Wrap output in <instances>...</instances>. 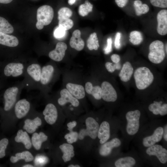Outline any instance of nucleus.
<instances>
[{
  "instance_id": "1",
  "label": "nucleus",
  "mask_w": 167,
  "mask_h": 167,
  "mask_svg": "<svg viewBox=\"0 0 167 167\" xmlns=\"http://www.w3.org/2000/svg\"><path fill=\"white\" fill-rule=\"evenodd\" d=\"M41 68V65L36 61H30L27 62L22 80L24 88L28 91L38 90Z\"/></svg>"
},
{
  "instance_id": "2",
  "label": "nucleus",
  "mask_w": 167,
  "mask_h": 167,
  "mask_svg": "<svg viewBox=\"0 0 167 167\" xmlns=\"http://www.w3.org/2000/svg\"><path fill=\"white\" fill-rule=\"evenodd\" d=\"M24 88V85L22 81L16 82L5 90L3 95L5 111H8L12 109Z\"/></svg>"
},
{
  "instance_id": "3",
  "label": "nucleus",
  "mask_w": 167,
  "mask_h": 167,
  "mask_svg": "<svg viewBox=\"0 0 167 167\" xmlns=\"http://www.w3.org/2000/svg\"><path fill=\"white\" fill-rule=\"evenodd\" d=\"M135 84L139 90H143L148 87L153 82V75L149 68L146 67L137 68L134 73Z\"/></svg>"
},
{
  "instance_id": "4",
  "label": "nucleus",
  "mask_w": 167,
  "mask_h": 167,
  "mask_svg": "<svg viewBox=\"0 0 167 167\" xmlns=\"http://www.w3.org/2000/svg\"><path fill=\"white\" fill-rule=\"evenodd\" d=\"M27 63L24 61L19 60L8 62L3 67V74L7 78L24 77Z\"/></svg>"
},
{
  "instance_id": "5",
  "label": "nucleus",
  "mask_w": 167,
  "mask_h": 167,
  "mask_svg": "<svg viewBox=\"0 0 167 167\" xmlns=\"http://www.w3.org/2000/svg\"><path fill=\"white\" fill-rule=\"evenodd\" d=\"M54 65L49 64L42 67L38 90L41 93L47 91L49 85L54 79L56 70Z\"/></svg>"
},
{
  "instance_id": "6",
  "label": "nucleus",
  "mask_w": 167,
  "mask_h": 167,
  "mask_svg": "<svg viewBox=\"0 0 167 167\" xmlns=\"http://www.w3.org/2000/svg\"><path fill=\"white\" fill-rule=\"evenodd\" d=\"M54 15V10L51 6L44 5L40 7L37 11L36 28L41 30L44 26L49 24L53 20Z\"/></svg>"
},
{
  "instance_id": "7",
  "label": "nucleus",
  "mask_w": 167,
  "mask_h": 167,
  "mask_svg": "<svg viewBox=\"0 0 167 167\" xmlns=\"http://www.w3.org/2000/svg\"><path fill=\"white\" fill-rule=\"evenodd\" d=\"M149 50L148 57L151 62L159 64L164 60L165 54L164 44L162 41L156 40L152 42L149 45Z\"/></svg>"
},
{
  "instance_id": "8",
  "label": "nucleus",
  "mask_w": 167,
  "mask_h": 167,
  "mask_svg": "<svg viewBox=\"0 0 167 167\" xmlns=\"http://www.w3.org/2000/svg\"><path fill=\"white\" fill-rule=\"evenodd\" d=\"M141 113L138 110L129 111L126 114L127 121L126 130L130 135H134L138 131L139 126V118Z\"/></svg>"
},
{
  "instance_id": "9",
  "label": "nucleus",
  "mask_w": 167,
  "mask_h": 167,
  "mask_svg": "<svg viewBox=\"0 0 167 167\" xmlns=\"http://www.w3.org/2000/svg\"><path fill=\"white\" fill-rule=\"evenodd\" d=\"M86 129H81L79 134L78 138L82 140L87 136L95 139L97 136L99 128L98 123L92 117L87 118L85 121Z\"/></svg>"
},
{
  "instance_id": "10",
  "label": "nucleus",
  "mask_w": 167,
  "mask_h": 167,
  "mask_svg": "<svg viewBox=\"0 0 167 167\" xmlns=\"http://www.w3.org/2000/svg\"><path fill=\"white\" fill-rule=\"evenodd\" d=\"M101 97L107 102L115 101L117 98L116 92L112 85L107 81H104L101 84Z\"/></svg>"
},
{
  "instance_id": "11",
  "label": "nucleus",
  "mask_w": 167,
  "mask_h": 167,
  "mask_svg": "<svg viewBox=\"0 0 167 167\" xmlns=\"http://www.w3.org/2000/svg\"><path fill=\"white\" fill-rule=\"evenodd\" d=\"M146 152L150 156H156L162 163L165 164L167 161V151L161 145L154 144L150 146L147 149Z\"/></svg>"
},
{
  "instance_id": "12",
  "label": "nucleus",
  "mask_w": 167,
  "mask_h": 167,
  "mask_svg": "<svg viewBox=\"0 0 167 167\" xmlns=\"http://www.w3.org/2000/svg\"><path fill=\"white\" fill-rule=\"evenodd\" d=\"M14 106L15 115L19 119L25 116L29 112L31 108L30 103L25 99L18 101Z\"/></svg>"
},
{
  "instance_id": "13",
  "label": "nucleus",
  "mask_w": 167,
  "mask_h": 167,
  "mask_svg": "<svg viewBox=\"0 0 167 167\" xmlns=\"http://www.w3.org/2000/svg\"><path fill=\"white\" fill-rule=\"evenodd\" d=\"M67 46L64 42H59L56 45L55 48L48 53L49 57L53 61L59 62L61 61L64 57Z\"/></svg>"
},
{
  "instance_id": "14",
  "label": "nucleus",
  "mask_w": 167,
  "mask_h": 167,
  "mask_svg": "<svg viewBox=\"0 0 167 167\" xmlns=\"http://www.w3.org/2000/svg\"><path fill=\"white\" fill-rule=\"evenodd\" d=\"M43 113L45 120L48 124L52 125L56 122L58 118V110L53 104L49 103L47 104Z\"/></svg>"
},
{
  "instance_id": "15",
  "label": "nucleus",
  "mask_w": 167,
  "mask_h": 167,
  "mask_svg": "<svg viewBox=\"0 0 167 167\" xmlns=\"http://www.w3.org/2000/svg\"><path fill=\"white\" fill-rule=\"evenodd\" d=\"M60 94V97L58 100V102L60 105H64L69 102L75 107L79 105V102L78 99L74 96L66 89L61 90Z\"/></svg>"
},
{
  "instance_id": "16",
  "label": "nucleus",
  "mask_w": 167,
  "mask_h": 167,
  "mask_svg": "<svg viewBox=\"0 0 167 167\" xmlns=\"http://www.w3.org/2000/svg\"><path fill=\"white\" fill-rule=\"evenodd\" d=\"M157 20L158 23L157 32L161 35H165L167 33V10L163 9L157 14Z\"/></svg>"
},
{
  "instance_id": "17",
  "label": "nucleus",
  "mask_w": 167,
  "mask_h": 167,
  "mask_svg": "<svg viewBox=\"0 0 167 167\" xmlns=\"http://www.w3.org/2000/svg\"><path fill=\"white\" fill-rule=\"evenodd\" d=\"M163 133L164 130L162 127H157L152 135L143 139V146L145 147H149L159 142L162 139Z\"/></svg>"
},
{
  "instance_id": "18",
  "label": "nucleus",
  "mask_w": 167,
  "mask_h": 167,
  "mask_svg": "<svg viewBox=\"0 0 167 167\" xmlns=\"http://www.w3.org/2000/svg\"><path fill=\"white\" fill-rule=\"evenodd\" d=\"M71 47L77 51H81L84 48V42L81 37V32L77 29L73 31L70 41Z\"/></svg>"
},
{
  "instance_id": "19",
  "label": "nucleus",
  "mask_w": 167,
  "mask_h": 167,
  "mask_svg": "<svg viewBox=\"0 0 167 167\" xmlns=\"http://www.w3.org/2000/svg\"><path fill=\"white\" fill-rule=\"evenodd\" d=\"M121 144V142L118 139H113L110 141L103 143L99 149V153L102 156H108L110 154L113 148L118 147Z\"/></svg>"
},
{
  "instance_id": "20",
  "label": "nucleus",
  "mask_w": 167,
  "mask_h": 167,
  "mask_svg": "<svg viewBox=\"0 0 167 167\" xmlns=\"http://www.w3.org/2000/svg\"><path fill=\"white\" fill-rule=\"evenodd\" d=\"M66 89L75 97L80 99L84 98L85 93V89L83 86L71 83L67 84Z\"/></svg>"
},
{
  "instance_id": "21",
  "label": "nucleus",
  "mask_w": 167,
  "mask_h": 167,
  "mask_svg": "<svg viewBox=\"0 0 167 167\" xmlns=\"http://www.w3.org/2000/svg\"><path fill=\"white\" fill-rule=\"evenodd\" d=\"M110 135V126L109 123L104 121L99 127L97 136L100 139V142L103 144L109 139Z\"/></svg>"
},
{
  "instance_id": "22",
  "label": "nucleus",
  "mask_w": 167,
  "mask_h": 167,
  "mask_svg": "<svg viewBox=\"0 0 167 167\" xmlns=\"http://www.w3.org/2000/svg\"><path fill=\"white\" fill-rule=\"evenodd\" d=\"M0 44L9 47H16L19 41L15 36L0 32Z\"/></svg>"
},
{
  "instance_id": "23",
  "label": "nucleus",
  "mask_w": 167,
  "mask_h": 167,
  "mask_svg": "<svg viewBox=\"0 0 167 167\" xmlns=\"http://www.w3.org/2000/svg\"><path fill=\"white\" fill-rule=\"evenodd\" d=\"M133 68L129 62H126L123 65L119 74L120 79L124 82H127L131 79L133 73Z\"/></svg>"
},
{
  "instance_id": "24",
  "label": "nucleus",
  "mask_w": 167,
  "mask_h": 167,
  "mask_svg": "<svg viewBox=\"0 0 167 167\" xmlns=\"http://www.w3.org/2000/svg\"><path fill=\"white\" fill-rule=\"evenodd\" d=\"M162 102L154 101L153 103L149 105L148 109L155 115L160 114L164 116L167 114V104H164L161 105Z\"/></svg>"
},
{
  "instance_id": "25",
  "label": "nucleus",
  "mask_w": 167,
  "mask_h": 167,
  "mask_svg": "<svg viewBox=\"0 0 167 167\" xmlns=\"http://www.w3.org/2000/svg\"><path fill=\"white\" fill-rule=\"evenodd\" d=\"M41 124V120L39 117H37L32 120L28 119H26L24 122L23 128L28 133H32Z\"/></svg>"
},
{
  "instance_id": "26",
  "label": "nucleus",
  "mask_w": 167,
  "mask_h": 167,
  "mask_svg": "<svg viewBox=\"0 0 167 167\" xmlns=\"http://www.w3.org/2000/svg\"><path fill=\"white\" fill-rule=\"evenodd\" d=\"M59 148L63 152L62 157L64 162L70 161L74 156V147L70 143H63L59 146Z\"/></svg>"
},
{
  "instance_id": "27",
  "label": "nucleus",
  "mask_w": 167,
  "mask_h": 167,
  "mask_svg": "<svg viewBox=\"0 0 167 167\" xmlns=\"http://www.w3.org/2000/svg\"><path fill=\"white\" fill-rule=\"evenodd\" d=\"M85 89L87 93L92 95L95 99L99 100L102 98V91L100 86L93 87L92 83L87 82L85 84Z\"/></svg>"
},
{
  "instance_id": "28",
  "label": "nucleus",
  "mask_w": 167,
  "mask_h": 167,
  "mask_svg": "<svg viewBox=\"0 0 167 167\" xmlns=\"http://www.w3.org/2000/svg\"><path fill=\"white\" fill-rule=\"evenodd\" d=\"M15 139L17 142L23 143L27 149H29L32 147V143L28 135L26 132L23 131L22 130L18 131Z\"/></svg>"
},
{
  "instance_id": "29",
  "label": "nucleus",
  "mask_w": 167,
  "mask_h": 167,
  "mask_svg": "<svg viewBox=\"0 0 167 167\" xmlns=\"http://www.w3.org/2000/svg\"><path fill=\"white\" fill-rule=\"evenodd\" d=\"M48 138L47 136L42 132L39 134L33 133L32 137V143L34 148L37 150L40 149L43 142L46 141Z\"/></svg>"
},
{
  "instance_id": "30",
  "label": "nucleus",
  "mask_w": 167,
  "mask_h": 167,
  "mask_svg": "<svg viewBox=\"0 0 167 167\" xmlns=\"http://www.w3.org/2000/svg\"><path fill=\"white\" fill-rule=\"evenodd\" d=\"M21 159L24 160L26 162H30L33 160V157L30 152L25 151L21 153H17L15 156H11L10 158V161L13 163H15Z\"/></svg>"
},
{
  "instance_id": "31",
  "label": "nucleus",
  "mask_w": 167,
  "mask_h": 167,
  "mask_svg": "<svg viewBox=\"0 0 167 167\" xmlns=\"http://www.w3.org/2000/svg\"><path fill=\"white\" fill-rule=\"evenodd\" d=\"M136 163L135 159L131 156H127L120 158L115 163L116 167H131Z\"/></svg>"
},
{
  "instance_id": "32",
  "label": "nucleus",
  "mask_w": 167,
  "mask_h": 167,
  "mask_svg": "<svg viewBox=\"0 0 167 167\" xmlns=\"http://www.w3.org/2000/svg\"><path fill=\"white\" fill-rule=\"evenodd\" d=\"M134 6L136 14L138 16L147 13L149 10L148 6L146 4H143L140 0H135Z\"/></svg>"
},
{
  "instance_id": "33",
  "label": "nucleus",
  "mask_w": 167,
  "mask_h": 167,
  "mask_svg": "<svg viewBox=\"0 0 167 167\" xmlns=\"http://www.w3.org/2000/svg\"><path fill=\"white\" fill-rule=\"evenodd\" d=\"M14 31L12 25L5 18L0 16V32L11 34Z\"/></svg>"
},
{
  "instance_id": "34",
  "label": "nucleus",
  "mask_w": 167,
  "mask_h": 167,
  "mask_svg": "<svg viewBox=\"0 0 167 167\" xmlns=\"http://www.w3.org/2000/svg\"><path fill=\"white\" fill-rule=\"evenodd\" d=\"M87 46L90 50H97L99 45L96 33L93 32L90 35L87 40Z\"/></svg>"
},
{
  "instance_id": "35",
  "label": "nucleus",
  "mask_w": 167,
  "mask_h": 167,
  "mask_svg": "<svg viewBox=\"0 0 167 167\" xmlns=\"http://www.w3.org/2000/svg\"><path fill=\"white\" fill-rule=\"evenodd\" d=\"M92 8V5L88 1L86 0L84 4L79 6V14L80 15L84 16L91 12Z\"/></svg>"
},
{
  "instance_id": "36",
  "label": "nucleus",
  "mask_w": 167,
  "mask_h": 167,
  "mask_svg": "<svg viewBox=\"0 0 167 167\" xmlns=\"http://www.w3.org/2000/svg\"><path fill=\"white\" fill-rule=\"evenodd\" d=\"M130 41L134 45H138L143 41V37L141 33L138 31L131 32L130 34Z\"/></svg>"
},
{
  "instance_id": "37",
  "label": "nucleus",
  "mask_w": 167,
  "mask_h": 167,
  "mask_svg": "<svg viewBox=\"0 0 167 167\" xmlns=\"http://www.w3.org/2000/svg\"><path fill=\"white\" fill-rule=\"evenodd\" d=\"M58 19L60 20L69 18L72 15L71 10L67 7H63L60 8L58 12Z\"/></svg>"
},
{
  "instance_id": "38",
  "label": "nucleus",
  "mask_w": 167,
  "mask_h": 167,
  "mask_svg": "<svg viewBox=\"0 0 167 167\" xmlns=\"http://www.w3.org/2000/svg\"><path fill=\"white\" fill-rule=\"evenodd\" d=\"M58 20V26L62 27L66 31L70 29L73 26V22L70 18L61 19Z\"/></svg>"
},
{
  "instance_id": "39",
  "label": "nucleus",
  "mask_w": 167,
  "mask_h": 167,
  "mask_svg": "<svg viewBox=\"0 0 167 167\" xmlns=\"http://www.w3.org/2000/svg\"><path fill=\"white\" fill-rule=\"evenodd\" d=\"M8 143V140L7 138H3L0 140V158H2L5 156V150Z\"/></svg>"
},
{
  "instance_id": "40",
  "label": "nucleus",
  "mask_w": 167,
  "mask_h": 167,
  "mask_svg": "<svg viewBox=\"0 0 167 167\" xmlns=\"http://www.w3.org/2000/svg\"><path fill=\"white\" fill-rule=\"evenodd\" d=\"M79 134L76 132L72 131L66 135L64 138L66 139L67 141L69 143H72L76 141L78 138Z\"/></svg>"
},
{
  "instance_id": "41",
  "label": "nucleus",
  "mask_w": 167,
  "mask_h": 167,
  "mask_svg": "<svg viewBox=\"0 0 167 167\" xmlns=\"http://www.w3.org/2000/svg\"><path fill=\"white\" fill-rule=\"evenodd\" d=\"M66 30L62 27L58 26L54 30V37L57 39L63 38L65 35Z\"/></svg>"
},
{
  "instance_id": "42",
  "label": "nucleus",
  "mask_w": 167,
  "mask_h": 167,
  "mask_svg": "<svg viewBox=\"0 0 167 167\" xmlns=\"http://www.w3.org/2000/svg\"><path fill=\"white\" fill-rule=\"evenodd\" d=\"M151 4L154 6L162 8L167 7V0H150Z\"/></svg>"
},
{
  "instance_id": "43",
  "label": "nucleus",
  "mask_w": 167,
  "mask_h": 167,
  "mask_svg": "<svg viewBox=\"0 0 167 167\" xmlns=\"http://www.w3.org/2000/svg\"><path fill=\"white\" fill-rule=\"evenodd\" d=\"M107 46L104 49V53L105 54H108L110 53L112 50V39L111 37L107 39Z\"/></svg>"
},
{
  "instance_id": "44",
  "label": "nucleus",
  "mask_w": 167,
  "mask_h": 167,
  "mask_svg": "<svg viewBox=\"0 0 167 167\" xmlns=\"http://www.w3.org/2000/svg\"><path fill=\"white\" fill-rule=\"evenodd\" d=\"M121 37V34L119 32L116 33L114 42V44L115 48L117 49H119L121 47L120 42V38Z\"/></svg>"
},
{
  "instance_id": "45",
  "label": "nucleus",
  "mask_w": 167,
  "mask_h": 167,
  "mask_svg": "<svg viewBox=\"0 0 167 167\" xmlns=\"http://www.w3.org/2000/svg\"><path fill=\"white\" fill-rule=\"evenodd\" d=\"M105 67L107 71L110 72H113L116 70L114 64L112 63L107 62L105 64Z\"/></svg>"
},
{
  "instance_id": "46",
  "label": "nucleus",
  "mask_w": 167,
  "mask_h": 167,
  "mask_svg": "<svg viewBox=\"0 0 167 167\" xmlns=\"http://www.w3.org/2000/svg\"><path fill=\"white\" fill-rule=\"evenodd\" d=\"M128 0H115V2L118 6L120 7H124L126 4Z\"/></svg>"
},
{
  "instance_id": "47",
  "label": "nucleus",
  "mask_w": 167,
  "mask_h": 167,
  "mask_svg": "<svg viewBox=\"0 0 167 167\" xmlns=\"http://www.w3.org/2000/svg\"><path fill=\"white\" fill-rule=\"evenodd\" d=\"M111 59L112 61L115 63H117L119 62L120 60V56L117 54H113L111 56Z\"/></svg>"
},
{
  "instance_id": "48",
  "label": "nucleus",
  "mask_w": 167,
  "mask_h": 167,
  "mask_svg": "<svg viewBox=\"0 0 167 167\" xmlns=\"http://www.w3.org/2000/svg\"><path fill=\"white\" fill-rule=\"evenodd\" d=\"M76 125L77 122L75 121L70 122L67 124V126L68 127V130L70 131H72L73 128L75 127Z\"/></svg>"
},
{
  "instance_id": "49",
  "label": "nucleus",
  "mask_w": 167,
  "mask_h": 167,
  "mask_svg": "<svg viewBox=\"0 0 167 167\" xmlns=\"http://www.w3.org/2000/svg\"><path fill=\"white\" fill-rule=\"evenodd\" d=\"M164 135L163 137L165 140L166 141H167V126L166 125L165 127L164 132L163 133Z\"/></svg>"
},
{
  "instance_id": "50",
  "label": "nucleus",
  "mask_w": 167,
  "mask_h": 167,
  "mask_svg": "<svg viewBox=\"0 0 167 167\" xmlns=\"http://www.w3.org/2000/svg\"><path fill=\"white\" fill-rule=\"evenodd\" d=\"M13 0H0V3L7 4L10 3Z\"/></svg>"
},
{
  "instance_id": "51",
  "label": "nucleus",
  "mask_w": 167,
  "mask_h": 167,
  "mask_svg": "<svg viewBox=\"0 0 167 167\" xmlns=\"http://www.w3.org/2000/svg\"><path fill=\"white\" fill-rule=\"evenodd\" d=\"M114 65L116 69L119 70L121 68V65L120 63L119 62L117 63H115Z\"/></svg>"
},
{
  "instance_id": "52",
  "label": "nucleus",
  "mask_w": 167,
  "mask_h": 167,
  "mask_svg": "<svg viewBox=\"0 0 167 167\" xmlns=\"http://www.w3.org/2000/svg\"><path fill=\"white\" fill-rule=\"evenodd\" d=\"M76 0H68V3L70 5H72L75 3Z\"/></svg>"
},
{
  "instance_id": "53",
  "label": "nucleus",
  "mask_w": 167,
  "mask_h": 167,
  "mask_svg": "<svg viewBox=\"0 0 167 167\" xmlns=\"http://www.w3.org/2000/svg\"><path fill=\"white\" fill-rule=\"evenodd\" d=\"M68 167H79L80 166L78 165H69L68 166Z\"/></svg>"
},
{
  "instance_id": "54",
  "label": "nucleus",
  "mask_w": 167,
  "mask_h": 167,
  "mask_svg": "<svg viewBox=\"0 0 167 167\" xmlns=\"http://www.w3.org/2000/svg\"><path fill=\"white\" fill-rule=\"evenodd\" d=\"M23 167H33V166L31 165H27L23 166Z\"/></svg>"
},
{
  "instance_id": "55",
  "label": "nucleus",
  "mask_w": 167,
  "mask_h": 167,
  "mask_svg": "<svg viewBox=\"0 0 167 167\" xmlns=\"http://www.w3.org/2000/svg\"><path fill=\"white\" fill-rule=\"evenodd\" d=\"M165 50H166V53H167V44L166 45V49H165Z\"/></svg>"
}]
</instances>
